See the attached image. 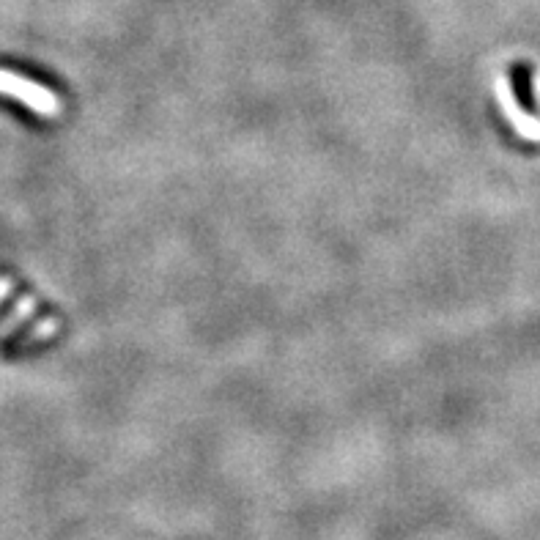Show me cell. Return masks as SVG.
Returning <instances> with one entry per match:
<instances>
[{
  "mask_svg": "<svg viewBox=\"0 0 540 540\" xmlns=\"http://www.w3.org/2000/svg\"><path fill=\"white\" fill-rule=\"evenodd\" d=\"M0 94L17 96L31 110L42 113V116H58L61 113V99L53 91H47V88L31 83L25 77L14 75V72H6V69H0Z\"/></svg>",
  "mask_w": 540,
  "mask_h": 540,
  "instance_id": "obj_1",
  "label": "cell"
}]
</instances>
